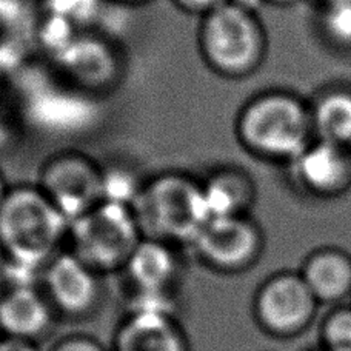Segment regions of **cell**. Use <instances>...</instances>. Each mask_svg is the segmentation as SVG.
Returning a JSON list of instances; mask_svg holds the SVG:
<instances>
[{"label":"cell","mask_w":351,"mask_h":351,"mask_svg":"<svg viewBox=\"0 0 351 351\" xmlns=\"http://www.w3.org/2000/svg\"><path fill=\"white\" fill-rule=\"evenodd\" d=\"M119 3H125V5H143V3H149L153 0H116Z\"/></svg>","instance_id":"26"},{"label":"cell","mask_w":351,"mask_h":351,"mask_svg":"<svg viewBox=\"0 0 351 351\" xmlns=\"http://www.w3.org/2000/svg\"><path fill=\"white\" fill-rule=\"evenodd\" d=\"M36 185L70 222L108 196L104 168L79 152H60L48 158Z\"/></svg>","instance_id":"6"},{"label":"cell","mask_w":351,"mask_h":351,"mask_svg":"<svg viewBox=\"0 0 351 351\" xmlns=\"http://www.w3.org/2000/svg\"><path fill=\"white\" fill-rule=\"evenodd\" d=\"M317 22L328 45L339 51H351V0L322 2Z\"/></svg>","instance_id":"18"},{"label":"cell","mask_w":351,"mask_h":351,"mask_svg":"<svg viewBox=\"0 0 351 351\" xmlns=\"http://www.w3.org/2000/svg\"><path fill=\"white\" fill-rule=\"evenodd\" d=\"M51 351H105V348L90 336H68L56 343Z\"/></svg>","instance_id":"20"},{"label":"cell","mask_w":351,"mask_h":351,"mask_svg":"<svg viewBox=\"0 0 351 351\" xmlns=\"http://www.w3.org/2000/svg\"><path fill=\"white\" fill-rule=\"evenodd\" d=\"M0 84H2V71H0Z\"/></svg>","instance_id":"27"},{"label":"cell","mask_w":351,"mask_h":351,"mask_svg":"<svg viewBox=\"0 0 351 351\" xmlns=\"http://www.w3.org/2000/svg\"><path fill=\"white\" fill-rule=\"evenodd\" d=\"M299 273L319 304H335L351 293V254L343 248L311 250Z\"/></svg>","instance_id":"14"},{"label":"cell","mask_w":351,"mask_h":351,"mask_svg":"<svg viewBox=\"0 0 351 351\" xmlns=\"http://www.w3.org/2000/svg\"><path fill=\"white\" fill-rule=\"evenodd\" d=\"M322 2H328V0H322Z\"/></svg>","instance_id":"28"},{"label":"cell","mask_w":351,"mask_h":351,"mask_svg":"<svg viewBox=\"0 0 351 351\" xmlns=\"http://www.w3.org/2000/svg\"><path fill=\"white\" fill-rule=\"evenodd\" d=\"M321 341L327 351H351V310L328 313L321 328Z\"/></svg>","instance_id":"19"},{"label":"cell","mask_w":351,"mask_h":351,"mask_svg":"<svg viewBox=\"0 0 351 351\" xmlns=\"http://www.w3.org/2000/svg\"><path fill=\"white\" fill-rule=\"evenodd\" d=\"M293 184L319 199L341 197L351 190V148L315 139L287 165Z\"/></svg>","instance_id":"10"},{"label":"cell","mask_w":351,"mask_h":351,"mask_svg":"<svg viewBox=\"0 0 351 351\" xmlns=\"http://www.w3.org/2000/svg\"><path fill=\"white\" fill-rule=\"evenodd\" d=\"M317 304L298 269H279L263 279L256 290L253 313L267 333L288 337L315 322Z\"/></svg>","instance_id":"7"},{"label":"cell","mask_w":351,"mask_h":351,"mask_svg":"<svg viewBox=\"0 0 351 351\" xmlns=\"http://www.w3.org/2000/svg\"><path fill=\"white\" fill-rule=\"evenodd\" d=\"M56 56L60 71L79 90L108 91L122 76V60L114 45L96 34L77 31Z\"/></svg>","instance_id":"9"},{"label":"cell","mask_w":351,"mask_h":351,"mask_svg":"<svg viewBox=\"0 0 351 351\" xmlns=\"http://www.w3.org/2000/svg\"><path fill=\"white\" fill-rule=\"evenodd\" d=\"M70 221L37 185L10 186L0 204V252L11 263L42 268L66 245Z\"/></svg>","instance_id":"1"},{"label":"cell","mask_w":351,"mask_h":351,"mask_svg":"<svg viewBox=\"0 0 351 351\" xmlns=\"http://www.w3.org/2000/svg\"><path fill=\"white\" fill-rule=\"evenodd\" d=\"M269 5H276V6H291L294 3L300 2V0H265Z\"/></svg>","instance_id":"25"},{"label":"cell","mask_w":351,"mask_h":351,"mask_svg":"<svg viewBox=\"0 0 351 351\" xmlns=\"http://www.w3.org/2000/svg\"><path fill=\"white\" fill-rule=\"evenodd\" d=\"M228 2L241 6V8L250 12H254V14H259V10L263 5H267L265 0H228Z\"/></svg>","instance_id":"23"},{"label":"cell","mask_w":351,"mask_h":351,"mask_svg":"<svg viewBox=\"0 0 351 351\" xmlns=\"http://www.w3.org/2000/svg\"><path fill=\"white\" fill-rule=\"evenodd\" d=\"M0 337H2V333H0Z\"/></svg>","instance_id":"29"},{"label":"cell","mask_w":351,"mask_h":351,"mask_svg":"<svg viewBox=\"0 0 351 351\" xmlns=\"http://www.w3.org/2000/svg\"><path fill=\"white\" fill-rule=\"evenodd\" d=\"M202 180L210 216H247L256 202V184L252 174L239 167H217Z\"/></svg>","instance_id":"16"},{"label":"cell","mask_w":351,"mask_h":351,"mask_svg":"<svg viewBox=\"0 0 351 351\" xmlns=\"http://www.w3.org/2000/svg\"><path fill=\"white\" fill-rule=\"evenodd\" d=\"M234 131L247 153L287 165L315 141L308 102L282 90L250 99L237 112Z\"/></svg>","instance_id":"2"},{"label":"cell","mask_w":351,"mask_h":351,"mask_svg":"<svg viewBox=\"0 0 351 351\" xmlns=\"http://www.w3.org/2000/svg\"><path fill=\"white\" fill-rule=\"evenodd\" d=\"M191 247L206 265L222 273H242L262 258L265 237L261 225L247 216L210 217Z\"/></svg>","instance_id":"8"},{"label":"cell","mask_w":351,"mask_h":351,"mask_svg":"<svg viewBox=\"0 0 351 351\" xmlns=\"http://www.w3.org/2000/svg\"><path fill=\"white\" fill-rule=\"evenodd\" d=\"M197 45L213 73L225 79H243L262 66L268 37L259 14L227 2L200 17Z\"/></svg>","instance_id":"4"},{"label":"cell","mask_w":351,"mask_h":351,"mask_svg":"<svg viewBox=\"0 0 351 351\" xmlns=\"http://www.w3.org/2000/svg\"><path fill=\"white\" fill-rule=\"evenodd\" d=\"M116 351H188V341L170 311L134 308L119 327Z\"/></svg>","instance_id":"13"},{"label":"cell","mask_w":351,"mask_h":351,"mask_svg":"<svg viewBox=\"0 0 351 351\" xmlns=\"http://www.w3.org/2000/svg\"><path fill=\"white\" fill-rule=\"evenodd\" d=\"M8 190H10V185L6 184L5 176L2 174V171H0V204L3 202V199L6 196V193H8Z\"/></svg>","instance_id":"24"},{"label":"cell","mask_w":351,"mask_h":351,"mask_svg":"<svg viewBox=\"0 0 351 351\" xmlns=\"http://www.w3.org/2000/svg\"><path fill=\"white\" fill-rule=\"evenodd\" d=\"M171 2L182 11L202 17L213 10L219 8V6L225 5L228 0H171Z\"/></svg>","instance_id":"21"},{"label":"cell","mask_w":351,"mask_h":351,"mask_svg":"<svg viewBox=\"0 0 351 351\" xmlns=\"http://www.w3.org/2000/svg\"><path fill=\"white\" fill-rule=\"evenodd\" d=\"M43 293L56 311L88 315L100 298L99 273L70 250H62L42 269Z\"/></svg>","instance_id":"11"},{"label":"cell","mask_w":351,"mask_h":351,"mask_svg":"<svg viewBox=\"0 0 351 351\" xmlns=\"http://www.w3.org/2000/svg\"><path fill=\"white\" fill-rule=\"evenodd\" d=\"M143 237L193 243L211 217L202 180L182 171H164L149 178L131 200Z\"/></svg>","instance_id":"3"},{"label":"cell","mask_w":351,"mask_h":351,"mask_svg":"<svg viewBox=\"0 0 351 351\" xmlns=\"http://www.w3.org/2000/svg\"><path fill=\"white\" fill-rule=\"evenodd\" d=\"M54 306L33 284H16L0 296V333L36 342L53 327Z\"/></svg>","instance_id":"12"},{"label":"cell","mask_w":351,"mask_h":351,"mask_svg":"<svg viewBox=\"0 0 351 351\" xmlns=\"http://www.w3.org/2000/svg\"><path fill=\"white\" fill-rule=\"evenodd\" d=\"M170 242L143 237L125 265L123 271L137 293H167L179 274V258Z\"/></svg>","instance_id":"15"},{"label":"cell","mask_w":351,"mask_h":351,"mask_svg":"<svg viewBox=\"0 0 351 351\" xmlns=\"http://www.w3.org/2000/svg\"><path fill=\"white\" fill-rule=\"evenodd\" d=\"M0 351H40L36 342L16 339V337H0Z\"/></svg>","instance_id":"22"},{"label":"cell","mask_w":351,"mask_h":351,"mask_svg":"<svg viewBox=\"0 0 351 351\" xmlns=\"http://www.w3.org/2000/svg\"><path fill=\"white\" fill-rule=\"evenodd\" d=\"M315 139L351 148V86H325L310 102Z\"/></svg>","instance_id":"17"},{"label":"cell","mask_w":351,"mask_h":351,"mask_svg":"<svg viewBox=\"0 0 351 351\" xmlns=\"http://www.w3.org/2000/svg\"><path fill=\"white\" fill-rule=\"evenodd\" d=\"M142 239L131 205L106 199L70 222L66 250L102 274L123 269Z\"/></svg>","instance_id":"5"}]
</instances>
